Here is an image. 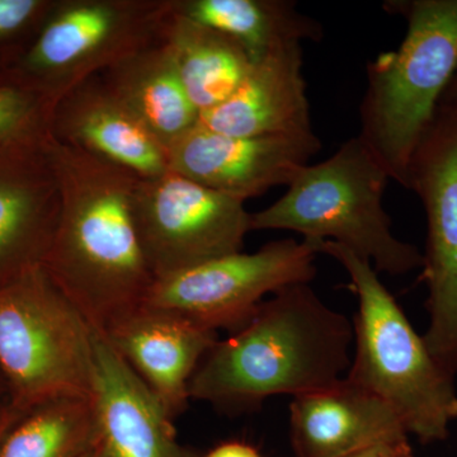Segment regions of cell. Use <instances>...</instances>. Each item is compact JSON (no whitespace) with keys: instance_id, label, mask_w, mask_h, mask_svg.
I'll use <instances>...</instances> for the list:
<instances>
[{"instance_id":"11","label":"cell","mask_w":457,"mask_h":457,"mask_svg":"<svg viewBox=\"0 0 457 457\" xmlns=\"http://www.w3.org/2000/svg\"><path fill=\"white\" fill-rule=\"evenodd\" d=\"M321 149L314 132L228 137L196 126L168 147L170 170L245 201L288 186Z\"/></svg>"},{"instance_id":"3","label":"cell","mask_w":457,"mask_h":457,"mask_svg":"<svg viewBox=\"0 0 457 457\" xmlns=\"http://www.w3.org/2000/svg\"><path fill=\"white\" fill-rule=\"evenodd\" d=\"M320 253L348 273L359 303L345 380L386 403L422 444L445 440L457 420L455 378L433 359L371 262L330 240Z\"/></svg>"},{"instance_id":"2","label":"cell","mask_w":457,"mask_h":457,"mask_svg":"<svg viewBox=\"0 0 457 457\" xmlns=\"http://www.w3.org/2000/svg\"><path fill=\"white\" fill-rule=\"evenodd\" d=\"M353 327L309 284L273 294L248 321L218 341L189 384V398L242 413L276 395L339 383L350 370Z\"/></svg>"},{"instance_id":"22","label":"cell","mask_w":457,"mask_h":457,"mask_svg":"<svg viewBox=\"0 0 457 457\" xmlns=\"http://www.w3.org/2000/svg\"><path fill=\"white\" fill-rule=\"evenodd\" d=\"M56 104L0 74V154L40 150L51 137Z\"/></svg>"},{"instance_id":"20","label":"cell","mask_w":457,"mask_h":457,"mask_svg":"<svg viewBox=\"0 0 457 457\" xmlns=\"http://www.w3.org/2000/svg\"><path fill=\"white\" fill-rule=\"evenodd\" d=\"M161 40L170 49L180 82L200 114L230 97L253 65L236 40L173 11Z\"/></svg>"},{"instance_id":"8","label":"cell","mask_w":457,"mask_h":457,"mask_svg":"<svg viewBox=\"0 0 457 457\" xmlns=\"http://www.w3.org/2000/svg\"><path fill=\"white\" fill-rule=\"evenodd\" d=\"M320 243L282 239L254 253L240 251L204 262L155 279L144 305L176 312L216 332H236L253 317L267 295L311 284Z\"/></svg>"},{"instance_id":"24","label":"cell","mask_w":457,"mask_h":457,"mask_svg":"<svg viewBox=\"0 0 457 457\" xmlns=\"http://www.w3.org/2000/svg\"><path fill=\"white\" fill-rule=\"evenodd\" d=\"M343 457H414L409 440L385 442Z\"/></svg>"},{"instance_id":"10","label":"cell","mask_w":457,"mask_h":457,"mask_svg":"<svg viewBox=\"0 0 457 457\" xmlns=\"http://www.w3.org/2000/svg\"><path fill=\"white\" fill-rule=\"evenodd\" d=\"M427 220L423 278L428 327L423 339L445 371L457 375V101L442 102L409 167L408 188Z\"/></svg>"},{"instance_id":"17","label":"cell","mask_w":457,"mask_h":457,"mask_svg":"<svg viewBox=\"0 0 457 457\" xmlns=\"http://www.w3.org/2000/svg\"><path fill=\"white\" fill-rule=\"evenodd\" d=\"M197 125L240 137L312 132L302 45H290L253 62L236 92L201 113Z\"/></svg>"},{"instance_id":"1","label":"cell","mask_w":457,"mask_h":457,"mask_svg":"<svg viewBox=\"0 0 457 457\" xmlns=\"http://www.w3.org/2000/svg\"><path fill=\"white\" fill-rule=\"evenodd\" d=\"M45 152L59 183V220L44 267L99 335L141 308L155 278L134 200L140 177L50 137Z\"/></svg>"},{"instance_id":"14","label":"cell","mask_w":457,"mask_h":457,"mask_svg":"<svg viewBox=\"0 0 457 457\" xmlns=\"http://www.w3.org/2000/svg\"><path fill=\"white\" fill-rule=\"evenodd\" d=\"M92 403L106 457H197L177 440L173 420L154 393L97 332Z\"/></svg>"},{"instance_id":"9","label":"cell","mask_w":457,"mask_h":457,"mask_svg":"<svg viewBox=\"0 0 457 457\" xmlns=\"http://www.w3.org/2000/svg\"><path fill=\"white\" fill-rule=\"evenodd\" d=\"M134 212L155 279L242 251L252 230L245 201L170 170L139 179Z\"/></svg>"},{"instance_id":"19","label":"cell","mask_w":457,"mask_h":457,"mask_svg":"<svg viewBox=\"0 0 457 457\" xmlns=\"http://www.w3.org/2000/svg\"><path fill=\"white\" fill-rule=\"evenodd\" d=\"M173 12L233 38L253 62L324 36L320 23L288 0H173Z\"/></svg>"},{"instance_id":"28","label":"cell","mask_w":457,"mask_h":457,"mask_svg":"<svg viewBox=\"0 0 457 457\" xmlns=\"http://www.w3.org/2000/svg\"><path fill=\"white\" fill-rule=\"evenodd\" d=\"M83 457H106V455H104V450L97 442Z\"/></svg>"},{"instance_id":"23","label":"cell","mask_w":457,"mask_h":457,"mask_svg":"<svg viewBox=\"0 0 457 457\" xmlns=\"http://www.w3.org/2000/svg\"><path fill=\"white\" fill-rule=\"evenodd\" d=\"M53 4L54 0H0V74L31 46Z\"/></svg>"},{"instance_id":"26","label":"cell","mask_w":457,"mask_h":457,"mask_svg":"<svg viewBox=\"0 0 457 457\" xmlns=\"http://www.w3.org/2000/svg\"><path fill=\"white\" fill-rule=\"evenodd\" d=\"M23 416H25V411L14 408L13 405H11L0 414V446H2L3 441L5 440L11 429L17 425L18 420Z\"/></svg>"},{"instance_id":"27","label":"cell","mask_w":457,"mask_h":457,"mask_svg":"<svg viewBox=\"0 0 457 457\" xmlns=\"http://www.w3.org/2000/svg\"><path fill=\"white\" fill-rule=\"evenodd\" d=\"M457 101V73L455 77L453 78L449 87H447L446 92H445L444 97H442V102H451Z\"/></svg>"},{"instance_id":"6","label":"cell","mask_w":457,"mask_h":457,"mask_svg":"<svg viewBox=\"0 0 457 457\" xmlns=\"http://www.w3.org/2000/svg\"><path fill=\"white\" fill-rule=\"evenodd\" d=\"M96 330L36 266L0 286V370L13 407L92 398Z\"/></svg>"},{"instance_id":"15","label":"cell","mask_w":457,"mask_h":457,"mask_svg":"<svg viewBox=\"0 0 457 457\" xmlns=\"http://www.w3.org/2000/svg\"><path fill=\"white\" fill-rule=\"evenodd\" d=\"M60 206L59 183L45 146L0 154V286L44 263Z\"/></svg>"},{"instance_id":"25","label":"cell","mask_w":457,"mask_h":457,"mask_svg":"<svg viewBox=\"0 0 457 457\" xmlns=\"http://www.w3.org/2000/svg\"><path fill=\"white\" fill-rule=\"evenodd\" d=\"M204 457H264L245 442L230 441L219 445Z\"/></svg>"},{"instance_id":"18","label":"cell","mask_w":457,"mask_h":457,"mask_svg":"<svg viewBox=\"0 0 457 457\" xmlns=\"http://www.w3.org/2000/svg\"><path fill=\"white\" fill-rule=\"evenodd\" d=\"M101 77L167 149L196 128L200 112L163 41L132 54Z\"/></svg>"},{"instance_id":"13","label":"cell","mask_w":457,"mask_h":457,"mask_svg":"<svg viewBox=\"0 0 457 457\" xmlns=\"http://www.w3.org/2000/svg\"><path fill=\"white\" fill-rule=\"evenodd\" d=\"M154 393L171 420L188 407L189 384L218 332L143 305L102 335Z\"/></svg>"},{"instance_id":"5","label":"cell","mask_w":457,"mask_h":457,"mask_svg":"<svg viewBox=\"0 0 457 457\" xmlns=\"http://www.w3.org/2000/svg\"><path fill=\"white\" fill-rule=\"evenodd\" d=\"M390 177L362 137L317 164L303 167L276 203L252 213V230H290L330 240L371 262L376 272L422 269L423 254L393 234L383 197Z\"/></svg>"},{"instance_id":"7","label":"cell","mask_w":457,"mask_h":457,"mask_svg":"<svg viewBox=\"0 0 457 457\" xmlns=\"http://www.w3.org/2000/svg\"><path fill=\"white\" fill-rule=\"evenodd\" d=\"M173 0H54L9 78L57 104L84 80L161 40Z\"/></svg>"},{"instance_id":"21","label":"cell","mask_w":457,"mask_h":457,"mask_svg":"<svg viewBox=\"0 0 457 457\" xmlns=\"http://www.w3.org/2000/svg\"><path fill=\"white\" fill-rule=\"evenodd\" d=\"M97 442L92 398L56 399L18 420L0 457H83Z\"/></svg>"},{"instance_id":"16","label":"cell","mask_w":457,"mask_h":457,"mask_svg":"<svg viewBox=\"0 0 457 457\" xmlns=\"http://www.w3.org/2000/svg\"><path fill=\"white\" fill-rule=\"evenodd\" d=\"M290 429L296 457H343L385 442L409 440L386 403L345 378L295 396Z\"/></svg>"},{"instance_id":"4","label":"cell","mask_w":457,"mask_h":457,"mask_svg":"<svg viewBox=\"0 0 457 457\" xmlns=\"http://www.w3.org/2000/svg\"><path fill=\"white\" fill-rule=\"evenodd\" d=\"M404 18L398 50L370 62L360 137L390 179L408 188L409 167L457 73V0H387Z\"/></svg>"},{"instance_id":"12","label":"cell","mask_w":457,"mask_h":457,"mask_svg":"<svg viewBox=\"0 0 457 457\" xmlns=\"http://www.w3.org/2000/svg\"><path fill=\"white\" fill-rule=\"evenodd\" d=\"M51 137L140 179H154L170 170L167 147L101 74L84 80L57 102Z\"/></svg>"}]
</instances>
